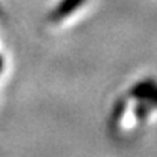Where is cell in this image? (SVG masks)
<instances>
[{"instance_id":"obj_5","label":"cell","mask_w":157,"mask_h":157,"mask_svg":"<svg viewBox=\"0 0 157 157\" xmlns=\"http://www.w3.org/2000/svg\"><path fill=\"white\" fill-rule=\"evenodd\" d=\"M3 64H5V61H3V56H2V53H0V72H2V69H3Z\"/></svg>"},{"instance_id":"obj_2","label":"cell","mask_w":157,"mask_h":157,"mask_svg":"<svg viewBox=\"0 0 157 157\" xmlns=\"http://www.w3.org/2000/svg\"><path fill=\"white\" fill-rule=\"evenodd\" d=\"M84 3H86V0H59L55 5V8L51 11V14H49L48 18L52 23H59L64 18H67L69 15H72Z\"/></svg>"},{"instance_id":"obj_1","label":"cell","mask_w":157,"mask_h":157,"mask_svg":"<svg viewBox=\"0 0 157 157\" xmlns=\"http://www.w3.org/2000/svg\"><path fill=\"white\" fill-rule=\"evenodd\" d=\"M128 96L136 99V101H145V102H151L156 104L157 99V90H156V82L153 78H145L142 81H139L137 84H134Z\"/></svg>"},{"instance_id":"obj_6","label":"cell","mask_w":157,"mask_h":157,"mask_svg":"<svg viewBox=\"0 0 157 157\" xmlns=\"http://www.w3.org/2000/svg\"><path fill=\"white\" fill-rule=\"evenodd\" d=\"M3 17V9H2V6H0V18Z\"/></svg>"},{"instance_id":"obj_3","label":"cell","mask_w":157,"mask_h":157,"mask_svg":"<svg viewBox=\"0 0 157 157\" xmlns=\"http://www.w3.org/2000/svg\"><path fill=\"white\" fill-rule=\"evenodd\" d=\"M127 111V98H119L116 102H114V107L111 110V114H110V119H108V124H110V128L113 131H116L122 122V117Z\"/></svg>"},{"instance_id":"obj_4","label":"cell","mask_w":157,"mask_h":157,"mask_svg":"<svg viewBox=\"0 0 157 157\" xmlns=\"http://www.w3.org/2000/svg\"><path fill=\"white\" fill-rule=\"evenodd\" d=\"M154 105L156 104L145 102V101H137V104L134 107V116H136V119H137L139 122H144V121L148 117V114L151 113V110H153Z\"/></svg>"}]
</instances>
